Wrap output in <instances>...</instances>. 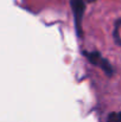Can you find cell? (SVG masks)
I'll use <instances>...</instances> for the list:
<instances>
[{
	"mask_svg": "<svg viewBox=\"0 0 121 122\" xmlns=\"http://www.w3.org/2000/svg\"><path fill=\"white\" fill-rule=\"evenodd\" d=\"M107 122H121V112L120 113H110L107 117Z\"/></svg>",
	"mask_w": 121,
	"mask_h": 122,
	"instance_id": "obj_4",
	"label": "cell"
},
{
	"mask_svg": "<svg viewBox=\"0 0 121 122\" xmlns=\"http://www.w3.org/2000/svg\"><path fill=\"white\" fill-rule=\"evenodd\" d=\"M120 27H121V18H118L114 21V30H113V39L114 43L121 47V37H120Z\"/></svg>",
	"mask_w": 121,
	"mask_h": 122,
	"instance_id": "obj_3",
	"label": "cell"
},
{
	"mask_svg": "<svg viewBox=\"0 0 121 122\" xmlns=\"http://www.w3.org/2000/svg\"><path fill=\"white\" fill-rule=\"evenodd\" d=\"M83 56L89 61L90 64H93L94 66L100 68L106 76L112 77L114 75V68L112 66V64L109 63V61L105 57H102V55L99 51H83L82 52Z\"/></svg>",
	"mask_w": 121,
	"mask_h": 122,
	"instance_id": "obj_2",
	"label": "cell"
},
{
	"mask_svg": "<svg viewBox=\"0 0 121 122\" xmlns=\"http://www.w3.org/2000/svg\"><path fill=\"white\" fill-rule=\"evenodd\" d=\"M94 0H70V7H71V12H73V17H74V25H75V31H76V36L79 38L83 37V17H84V12L87 8V4L91 2Z\"/></svg>",
	"mask_w": 121,
	"mask_h": 122,
	"instance_id": "obj_1",
	"label": "cell"
}]
</instances>
